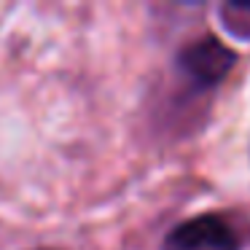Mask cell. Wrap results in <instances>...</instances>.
<instances>
[{
    "label": "cell",
    "instance_id": "6da1fadb",
    "mask_svg": "<svg viewBox=\"0 0 250 250\" xmlns=\"http://www.w3.org/2000/svg\"><path fill=\"white\" fill-rule=\"evenodd\" d=\"M164 250H239V237L221 215H194L164 237Z\"/></svg>",
    "mask_w": 250,
    "mask_h": 250
},
{
    "label": "cell",
    "instance_id": "7a4b0ae2",
    "mask_svg": "<svg viewBox=\"0 0 250 250\" xmlns=\"http://www.w3.org/2000/svg\"><path fill=\"white\" fill-rule=\"evenodd\" d=\"M234 62H237V51L229 49L212 35L196 38L178 54V65L191 81L202 83V86H212V83L223 81L231 73Z\"/></svg>",
    "mask_w": 250,
    "mask_h": 250
},
{
    "label": "cell",
    "instance_id": "3957f363",
    "mask_svg": "<svg viewBox=\"0 0 250 250\" xmlns=\"http://www.w3.org/2000/svg\"><path fill=\"white\" fill-rule=\"evenodd\" d=\"M221 17L226 30L239 38H250V3H229L221 8Z\"/></svg>",
    "mask_w": 250,
    "mask_h": 250
},
{
    "label": "cell",
    "instance_id": "277c9868",
    "mask_svg": "<svg viewBox=\"0 0 250 250\" xmlns=\"http://www.w3.org/2000/svg\"><path fill=\"white\" fill-rule=\"evenodd\" d=\"M38 250H49V248H38Z\"/></svg>",
    "mask_w": 250,
    "mask_h": 250
}]
</instances>
